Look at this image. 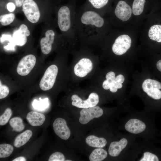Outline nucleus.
I'll return each instance as SVG.
<instances>
[{"mask_svg":"<svg viewBox=\"0 0 161 161\" xmlns=\"http://www.w3.org/2000/svg\"><path fill=\"white\" fill-rule=\"evenodd\" d=\"M58 71V67L55 65H52L48 67L40 82L39 86L42 90L47 91L53 87Z\"/></svg>","mask_w":161,"mask_h":161,"instance_id":"nucleus-1","label":"nucleus"},{"mask_svg":"<svg viewBox=\"0 0 161 161\" xmlns=\"http://www.w3.org/2000/svg\"><path fill=\"white\" fill-rule=\"evenodd\" d=\"M22 10L27 19L31 23L38 21L40 12L37 5L33 0H25L22 5Z\"/></svg>","mask_w":161,"mask_h":161,"instance_id":"nucleus-2","label":"nucleus"},{"mask_svg":"<svg viewBox=\"0 0 161 161\" xmlns=\"http://www.w3.org/2000/svg\"><path fill=\"white\" fill-rule=\"evenodd\" d=\"M142 88L148 95L155 100L161 98V83L150 79L145 80L143 82Z\"/></svg>","mask_w":161,"mask_h":161,"instance_id":"nucleus-3","label":"nucleus"},{"mask_svg":"<svg viewBox=\"0 0 161 161\" xmlns=\"http://www.w3.org/2000/svg\"><path fill=\"white\" fill-rule=\"evenodd\" d=\"M131 43V40L129 35H121L115 39L112 46V51L116 55H123L130 48Z\"/></svg>","mask_w":161,"mask_h":161,"instance_id":"nucleus-4","label":"nucleus"},{"mask_svg":"<svg viewBox=\"0 0 161 161\" xmlns=\"http://www.w3.org/2000/svg\"><path fill=\"white\" fill-rule=\"evenodd\" d=\"M36 62L35 57L32 54L27 55L19 62L17 68V73L24 76L28 75L34 67Z\"/></svg>","mask_w":161,"mask_h":161,"instance_id":"nucleus-5","label":"nucleus"},{"mask_svg":"<svg viewBox=\"0 0 161 161\" xmlns=\"http://www.w3.org/2000/svg\"><path fill=\"white\" fill-rule=\"evenodd\" d=\"M72 100V105L80 108H88L96 106L99 101V96L96 93L92 92L89 95L88 98L86 100H82L76 95H73L71 97Z\"/></svg>","mask_w":161,"mask_h":161,"instance_id":"nucleus-6","label":"nucleus"},{"mask_svg":"<svg viewBox=\"0 0 161 161\" xmlns=\"http://www.w3.org/2000/svg\"><path fill=\"white\" fill-rule=\"evenodd\" d=\"M103 114V109L98 106L83 108L80 112L79 121L82 124H86L93 118L100 117Z\"/></svg>","mask_w":161,"mask_h":161,"instance_id":"nucleus-7","label":"nucleus"},{"mask_svg":"<svg viewBox=\"0 0 161 161\" xmlns=\"http://www.w3.org/2000/svg\"><path fill=\"white\" fill-rule=\"evenodd\" d=\"M70 10L67 7H62L58 13V23L60 30L63 32L68 31L71 26Z\"/></svg>","mask_w":161,"mask_h":161,"instance_id":"nucleus-8","label":"nucleus"},{"mask_svg":"<svg viewBox=\"0 0 161 161\" xmlns=\"http://www.w3.org/2000/svg\"><path fill=\"white\" fill-rule=\"evenodd\" d=\"M80 20L83 24H91L97 27H102L104 23L103 19L98 14L92 11L84 12Z\"/></svg>","mask_w":161,"mask_h":161,"instance_id":"nucleus-9","label":"nucleus"},{"mask_svg":"<svg viewBox=\"0 0 161 161\" xmlns=\"http://www.w3.org/2000/svg\"><path fill=\"white\" fill-rule=\"evenodd\" d=\"M53 126L55 133L60 138L65 140L69 138L70 131L64 119L61 118L56 119L53 123Z\"/></svg>","mask_w":161,"mask_h":161,"instance_id":"nucleus-10","label":"nucleus"},{"mask_svg":"<svg viewBox=\"0 0 161 161\" xmlns=\"http://www.w3.org/2000/svg\"><path fill=\"white\" fill-rule=\"evenodd\" d=\"M93 64L89 59L83 58L75 65L74 72L78 77H83L86 76L92 70Z\"/></svg>","mask_w":161,"mask_h":161,"instance_id":"nucleus-11","label":"nucleus"},{"mask_svg":"<svg viewBox=\"0 0 161 161\" xmlns=\"http://www.w3.org/2000/svg\"><path fill=\"white\" fill-rule=\"evenodd\" d=\"M45 35V37L41 39L40 44L42 52L44 54L47 55L52 50L55 33L53 30H48L46 32Z\"/></svg>","mask_w":161,"mask_h":161,"instance_id":"nucleus-12","label":"nucleus"},{"mask_svg":"<svg viewBox=\"0 0 161 161\" xmlns=\"http://www.w3.org/2000/svg\"><path fill=\"white\" fill-rule=\"evenodd\" d=\"M145 128V124L140 120L136 119L129 120L125 125V129L127 131L134 134L142 132Z\"/></svg>","mask_w":161,"mask_h":161,"instance_id":"nucleus-13","label":"nucleus"},{"mask_svg":"<svg viewBox=\"0 0 161 161\" xmlns=\"http://www.w3.org/2000/svg\"><path fill=\"white\" fill-rule=\"evenodd\" d=\"M127 143L128 141L125 138L121 139L118 142H112L110 144L108 149L109 154L113 157L117 156L126 146Z\"/></svg>","mask_w":161,"mask_h":161,"instance_id":"nucleus-14","label":"nucleus"},{"mask_svg":"<svg viewBox=\"0 0 161 161\" xmlns=\"http://www.w3.org/2000/svg\"><path fill=\"white\" fill-rule=\"evenodd\" d=\"M26 118L31 126H35L41 125L45 121L46 117L43 114L31 111L27 114Z\"/></svg>","mask_w":161,"mask_h":161,"instance_id":"nucleus-15","label":"nucleus"},{"mask_svg":"<svg viewBox=\"0 0 161 161\" xmlns=\"http://www.w3.org/2000/svg\"><path fill=\"white\" fill-rule=\"evenodd\" d=\"M106 78V80L103 81L102 84L104 89L108 90L112 87H116L120 89L122 87V83H118L116 80L115 74L114 72L110 71L107 73Z\"/></svg>","mask_w":161,"mask_h":161,"instance_id":"nucleus-16","label":"nucleus"},{"mask_svg":"<svg viewBox=\"0 0 161 161\" xmlns=\"http://www.w3.org/2000/svg\"><path fill=\"white\" fill-rule=\"evenodd\" d=\"M86 142L89 146L97 148H103L107 144V141L104 138L93 135L88 136L86 138Z\"/></svg>","mask_w":161,"mask_h":161,"instance_id":"nucleus-17","label":"nucleus"},{"mask_svg":"<svg viewBox=\"0 0 161 161\" xmlns=\"http://www.w3.org/2000/svg\"><path fill=\"white\" fill-rule=\"evenodd\" d=\"M32 134L31 130H27L18 135L13 143L14 146L18 148L25 144L30 139Z\"/></svg>","mask_w":161,"mask_h":161,"instance_id":"nucleus-18","label":"nucleus"},{"mask_svg":"<svg viewBox=\"0 0 161 161\" xmlns=\"http://www.w3.org/2000/svg\"><path fill=\"white\" fill-rule=\"evenodd\" d=\"M148 35L151 40L161 43V25L152 26L148 31Z\"/></svg>","mask_w":161,"mask_h":161,"instance_id":"nucleus-19","label":"nucleus"},{"mask_svg":"<svg viewBox=\"0 0 161 161\" xmlns=\"http://www.w3.org/2000/svg\"><path fill=\"white\" fill-rule=\"evenodd\" d=\"M148 0H134L132 4V13L135 16H139L143 12Z\"/></svg>","mask_w":161,"mask_h":161,"instance_id":"nucleus-20","label":"nucleus"},{"mask_svg":"<svg viewBox=\"0 0 161 161\" xmlns=\"http://www.w3.org/2000/svg\"><path fill=\"white\" fill-rule=\"evenodd\" d=\"M107 156V151L101 148L95 149L91 153L89 156L90 161H101L105 159Z\"/></svg>","mask_w":161,"mask_h":161,"instance_id":"nucleus-21","label":"nucleus"},{"mask_svg":"<svg viewBox=\"0 0 161 161\" xmlns=\"http://www.w3.org/2000/svg\"><path fill=\"white\" fill-rule=\"evenodd\" d=\"M13 38L14 44L19 46H24L27 40V36L18 29L13 33Z\"/></svg>","mask_w":161,"mask_h":161,"instance_id":"nucleus-22","label":"nucleus"},{"mask_svg":"<svg viewBox=\"0 0 161 161\" xmlns=\"http://www.w3.org/2000/svg\"><path fill=\"white\" fill-rule=\"evenodd\" d=\"M9 124L12 128L13 130L16 132H21L24 128L23 120L19 117H15L12 118L10 120Z\"/></svg>","mask_w":161,"mask_h":161,"instance_id":"nucleus-23","label":"nucleus"},{"mask_svg":"<svg viewBox=\"0 0 161 161\" xmlns=\"http://www.w3.org/2000/svg\"><path fill=\"white\" fill-rule=\"evenodd\" d=\"M14 148L12 145L6 143L0 145V158H5L10 156L12 153Z\"/></svg>","mask_w":161,"mask_h":161,"instance_id":"nucleus-24","label":"nucleus"},{"mask_svg":"<svg viewBox=\"0 0 161 161\" xmlns=\"http://www.w3.org/2000/svg\"><path fill=\"white\" fill-rule=\"evenodd\" d=\"M15 15L13 13L4 14L0 16V22L3 26H7L10 24L14 20Z\"/></svg>","mask_w":161,"mask_h":161,"instance_id":"nucleus-25","label":"nucleus"},{"mask_svg":"<svg viewBox=\"0 0 161 161\" xmlns=\"http://www.w3.org/2000/svg\"><path fill=\"white\" fill-rule=\"evenodd\" d=\"M12 114L11 109L7 108L4 113L0 117V125L3 126L6 124L8 121Z\"/></svg>","mask_w":161,"mask_h":161,"instance_id":"nucleus-26","label":"nucleus"},{"mask_svg":"<svg viewBox=\"0 0 161 161\" xmlns=\"http://www.w3.org/2000/svg\"><path fill=\"white\" fill-rule=\"evenodd\" d=\"M95 8L100 9L106 5L109 0H88Z\"/></svg>","mask_w":161,"mask_h":161,"instance_id":"nucleus-27","label":"nucleus"},{"mask_svg":"<svg viewBox=\"0 0 161 161\" xmlns=\"http://www.w3.org/2000/svg\"><path fill=\"white\" fill-rule=\"evenodd\" d=\"M140 161H158L159 159L157 157L151 152H145L143 157L140 160Z\"/></svg>","mask_w":161,"mask_h":161,"instance_id":"nucleus-28","label":"nucleus"},{"mask_svg":"<svg viewBox=\"0 0 161 161\" xmlns=\"http://www.w3.org/2000/svg\"><path fill=\"white\" fill-rule=\"evenodd\" d=\"M65 157L63 154L59 152L52 153L49 157V161H64Z\"/></svg>","mask_w":161,"mask_h":161,"instance_id":"nucleus-29","label":"nucleus"},{"mask_svg":"<svg viewBox=\"0 0 161 161\" xmlns=\"http://www.w3.org/2000/svg\"><path fill=\"white\" fill-rule=\"evenodd\" d=\"M48 99L47 98L40 101V102L36 100H35L33 103V107L35 108L40 109H44L46 108L47 106V101L48 100Z\"/></svg>","mask_w":161,"mask_h":161,"instance_id":"nucleus-30","label":"nucleus"},{"mask_svg":"<svg viewBox=\"0 0 161 161\" xmlns=\"http://www.w3.org/2000/svg\"><path fill=\"white\" fill-rule=\"evenodd\" d=\"M9 89L8 87L6 85H3L0 82V99H2L6 97L8 95Z\"/></svg>","mask_w":161,"mask_h":161,"instance_id":"nucleus-31","label":"nucleus"},{"mask_svg":"<svg viewBox=\"0 0 161 161\" xmlns=\"http://www.w3.org/2000/svg\"><path fill=\"white\" fill-rule=\"evenodd\" d=\"M18 29L22 32L27 37L28 36L30 35V31L28 30L27 27L25 24H21Z\"/></svg>","mask_w":161,"mask_h":161,"instance_id":"nucleus-32","label":"nucleus"},{"mask_svg":"<svg viewBox=\"0 0 161 161\" xmlns=\"http://www.w3.org/2000/svg\"><path fill=\"white\" fill-rule=\"evenodd\" d=\"M7 10L10 12H13L16 8L15 4L12 2L8 3L7 4Z\"/></svg>","mask_w":161,"mask_h":161,"instance_id":"nucleus-33","label":"nucleus"},{"mask_svg":"<svg viewBox=\"0 0 161 161\" xmlns=\"http://www.w3.org/2000/svg\"><path fill=\"white\" fill-rule=\"evenodd\" d=\"M25 0H14L16 6L20 7L22 5Z\"/></svg>","mask_w":161,"mask_h":161,"instance_id":"nucleus-34","label":"nucleus"},{"mask_svg":"<svg viewBox=\"0 0 161 161\" xmlns=\"http://www.w3.org/2000/svg\"><path fill=\"white\" fill-rule=\"evenodd\" d=\"M26 158L22 156L17 157L12 160V161H26Z\"/></svg>","mask_w":161,"mask_h":161,"instance_id":"nucleus-35","label":"nucleus"},{"mask_svg":"<svg viewBox=\"0 0 161 161\" xmlns=\"http://www.w3.org/2000/svg\"><path fill=\"white\" fill-rule=\"evenodd\" d=\"M156 66L157 69L161 72V59L157 61Z\"/></svg>","mask_w":161,"mask_h":161,"instance_id":"nucleus-36","label":"nucleus"}]
</instances>
